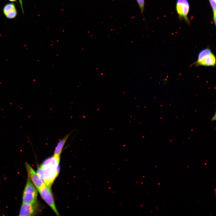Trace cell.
<instances>
[{"label":"cell","mask_w":216,"mask_h":216,"mask_svg":"<svg viewBox=\"0 0 216 216\" xmlns=\"http://www.w3.org/2000/svg\"><path fill=\"white\" fill-rule=\"evenodd\" d=\"M60 158L53 155L47 159L38 168L37 172L45 184L52 185L59 172Z\"/></svg>","instance_id":"cell-1"},{"label":"cell","mask_w":216,"mask_h":216,"mask_svg":"<svg viewBox=\"0 0 216 216\" xmlns=\"http://www.w3.org/2000/svg\"><path fill=\"white\" fill-rule=\"evenodd\" d=\"M37 190L28 176L22 195V203H33L37 202Z\"/></svg>","instance_id":"cell-2"},{"label":"cell","mask_w":216,"mask_h":216,"mask_svg":"<svg viewBox=\"0 0 216 216\" xmlns=\"http://www.w3.org/2000/svg\"><path fill=\"white\" fill-rule=\"evenodd\" d=\"M51 185L44 184L38 190L41 197L57 216L59 214L56 207L51 188Z\"/></svg>","instance_id":"cell-3"},{"label":"cell","mask_w":216,"mask_h":216,"mask_svg":"<svg viewBox=\"0 0 216 216\" xmlns=\"http://www.w3.org/2000/svg\"><path fill=\"white\" fill-rule=\"evenodd\" d=\"M25 166L29 177L32 183L38 190L45 184L38 173L27 163H25Z\"/></svg>","instance_id":"cell-4"},{"label":"cell","mask_w":216,"mask_h":216,"mask_svg":"<svg viewBox=\"0 0 216 216\" xmlns=\"http://www.w3.org/2000/svg\"><path fill=\"white\" fill-rule=\"evenodd\" d=\"M38 209L37 201L33 203H22L19 212V216H30L35 214Z\"/></svg>","instance_id":"cell-5"},{"label":"cell","mask_w":216,"mask_h":216,"mask_svg":"<svg viewBox=\"0 0 216 216\" xmlns=\"http://www.w3.org/2000/svg\"><path fill=\"white\" fill-rule=\"evenodd\" d=\"M189 3L188 0H177L176 8L177 12L180 17L187 21L189 10Z\"/></svg>","instance_id":"cell-6"},{"label":"cell","mask_w":216,"mask_h":216,"mask_svg":"<svg viewBox=\"0 0 216 216\" xmlns=\"http://www.w3.org/2000/svg\"><path fill=\"white\" fill-rule=\"evenodd\" d=\"M3 13L8 19H13L17 15V11L14 4L10 3L6 4L3 8Z\"/></svg>","instance_id":"cell-7"},{"label":"cell","mask_w":216,"mask_h":216,"mask_svg":"<svg viewBox=\"0 0 216 216\" xmlns=\"http://www.w3.org/2000/svg\"><path fill=\"white\" fill-rule=\"evenodd\" d=\"M195 63L196 65L214 66L216 64L215 56L211 52L202 60Z\"/></svg>","instance_id":"cell-8"},{"label":"cell","mask_w":216,"mask_h":216,"mask_svg":"<svg viewBox=\"0 0 216 216\" xmlns=\"http://www.w3.org/2000/svg\"><path fill=\"white\" fill-rule=\"evenodd\" d=\"M71 133L66 134L58 142L54 151V156L60 158V155L63 148Z\"/></svg>","instance_id":"cell-9"},{"label":"cell","mask_w":216,"mask_h":216,"mask_svg":"<svg viewBox=\"0 0 216 216\" xmlns=\"http://www.w3.org/2000/svg\"><path fill=\"white\" fill-rule=\"evenodd\" d=\"M211 53V50L209 48H206L202 50L198 54L197 60L195 63L200 62Z\"/></svg>","instance_id":"cell-10"},{"label":"cell","mask_w":216,"mask_h":216,"mask_svg":"<svg viewBox=\"0 0 216 216\" xmlns=\"http://www.w3.org/2000/svg\"><path fill=\"white\" fill-rule=\"evenodd\" d=\"M212 8L214 14V21L216 24V0H209Z\"/></svg>","instance_id":"cell-11"},{"label":"cell","mask_w":216,"mask_h":216,"mask_svg":"<svg viewBox=\"0 0 216 216\" xmlns=\"http://www.w3.org/2000/svg\"><path fill=\"white\" fill-rule=\"evenodd\" d=\"M139 4L140 8L142 12H143L144 5V0H136Z\"/></svg>","instance_id":"cell-12"},{"label":"cell","mask_w":216,"mask_h":216,"mask_svg":"<svg viewBox=\"0 0 216 216\" xmlns=\"http://www.w3.org/2000/svg\"><path fill=\"white\" fill-rule=\"evenodd\" d=\"M8 0L11 2H13L17 0ZM19 2H20V5L21 6L22 9V12L23 13L22 1V0H19Z\"/></svg>","instance_id":"cell-13"},{"label":"cell","mask_w":216,"mask_h":216,"mask_svg":"<svg viewBox=\"0 0 216 216\" xmlns=\"http://www.w3.org/2000/svg\"><path fill=\"white\" fill-rule=\"evenodd\" d=\"M216 120V113H215L214 115L212 117L211 120L212 121H215Z\"/></svg>","instance_id":"cell-14"}]
</instances>
